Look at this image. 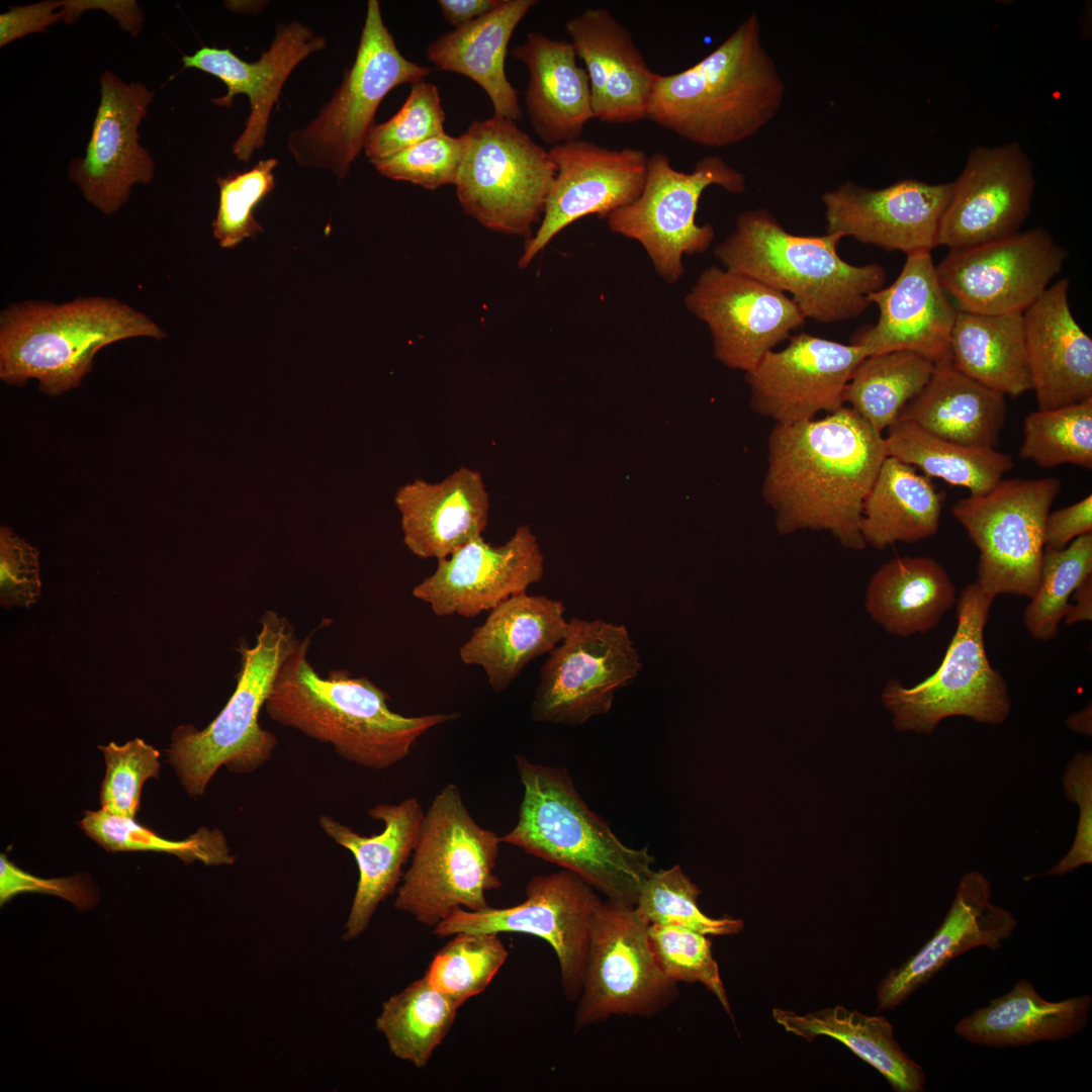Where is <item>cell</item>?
I'll list each match as a JSON object with an SVG mask.
<instances>
[{"mask_svg": "<svg viewBox=\"0 0 1092 1092\" xmlns=\"http://www.w3.org/2000/svg\"><path fill=\"white\" fill-rule=\"evenodd\" d=\"M886 457L883 434L846 405L775 425L761 494L778 533L827 531L843 547L862 550V506Z\"/></svg>", "mask_w": 1092, "mask_h": 1092, "instance_id": "1", "label": "cell"}, {"mask_svg": "<svg viewBox=\"0 0 1092 1092\" xmlns=\"http://www.w3.org/2000/svg\"><path fill=\"white\" fill-rule=\"evenodd\" d=\"M310 641L299 640L280 666L265 710L273 721L332 745L348 762L389 768L406 758L425 733L460 716L401 715L390 709L389 695L368 677L341 669L323 677L308 660Z\"/></svg>", "mask_w": 1092, "mask_h": 1092, "instance_id": "2", "label": "cell"}, {"mask_svg": "<svg viewBox=\"0 0 1092 1092\" xmlns=\"http://www.w3.org/2000/svg\"><path fill=\"white\" fill-rule=\"evenodd\" d=\"M786 85L750 13L716 49L678 73L658 74L646 119L693 144H739L780 111Z\"/></svg>", "mask_w": 1092, "mask_h": 1092, "instance_id": "3", "label": "cell"}, {"mask_svg": "<svg viewBox=\"0 0 1092 1092\" xmlns=\"http://www.w3.org/2000/svg\"><path fill=\"white\" fill-rule=\"evenodd\" d=\"M523 798L502 843L569 870L607 899L635 906L653 874L648 847L625 845L576 791L566 768L516 755Z\"/></svg>", "mask_w": 1092, "mask_h": 1092, "instance_id": "4", "label": "cell"}, {"mask_svg": "<svg viewBox=\"0 0 1092 1092\" xmlns=\"http://www.w3.org/2000/svg\"><path fill=\"white\" fill-rule=\"evenodd\" d=\"M841 239L827 233L791 234L759 207L737 216L715 256L726 270L789 292L806 318L831 324L860 315L872 304L869 295L884 287L887 278L877 263L844 261L837 252Z\"/></svg>", "mask_w": 1092, "mask_h": 1092, "instance_id": "5", "label": "cell"}, {"mask_svg": "<svg viewBox=\"0 0 1092 1092\" xmlns=\"http://www.w3.org/2000/svg\"><path fill=\"white\" fill-rule=\"evenodd\" d=\"M136 337L162 340L167 334L114 298L11 304L0 316V378L14 386L36 379L43 393L57 396L80 385L100 349Z\"/></svg>", "mask_w": 1092, "mask_h": 1092, "instance_id": "6", "label": "cell"}, {"mask_svg": "<svg viewBox=\"0 0 1092 1092\" xmlns=\"http://www.w3.org/2000/svg\"><path fill=\"white\" fill-rule=\"evenodd\" d=\"M298 642L285 617L266 611L255 644L238 648L241 668L223 709L202 730L189 724L174 729L167 749L169 762L190 797L202 796L220 766L250 774L271 758L277 739L261 727L259 715L280 666Z\"/></svg>", "mask_w": 1092, "mask_h": 1092, "instance_id": "7", "label": "cell"}, {"mask_svg": "<svg viewBox=\"0 0 1092 1092\" xmlns=\"http://www.w3.org/2000/svg\"><path fill=\"white\" fill-rule=\"evenodd\" d=\"M500 843L474 820L460 789L444 786L424 814L394 907L431 928L459 908L489 907L486 894L503 885L495 874Z\"/></svg>", "mask_w": 1092, "mask_h": 1092, "instance_id": "8", "label": "cell"}, {"mask_svg": "<svg viewBox=\"0 0 1092 1092\" xmlns=\"http://www.w3.org/2000/svg\"><path fill=\"white\" fill-rule=\"evenodd\" d=\"M994 599L978 583L967 584L957 600V628L938 668L921 682L906 688L888 680L882 702L899 731L931 734L953 716L999 725L1011 710L1008 686L987 656L984 631Z\"/></svg>", "mask_w": 1092, "mask_h": 1092, "instance_id": "9", "label": "cell"}, {"mask_svg": "<svg viewBox=\"0 0 1092 1092\" xmlns=\"http://www.w3.org/2000/svg\"><path fill=\"white\" fill-rule=\"evenodd\" d=\"M429 74L427 67L402 56L383 22L379 1L369 0L353 65L320 114L290 133V153L302 167L330 169L337 177H346L364 150L383 98L393 88L413 85Z\"/></svg>", "mask_w": 1092, "mask_h": 1092, "instance_id": "10", "label": "cell"}, {"mask_svg": "<svg viewBox=\"0 0 1092 1092\" xmlns=\"http://www.w3.org/2000/svg\"><path fill=\"white\" fill-rule=\"evenodd\" d=\"M465 134L455 183L464 211L489 230L529 240L557 171L549 152L499 116L473 121Z\"/></svg>", "mask_w": 1092, "mask_h": 1092, "instance_id": "11", "label": "cell"}, {"mask_svg": "<svg viewBox=\"0 0 1092 1092\" xmlns=\"http://www.w3.org/2000/svg\"><path fill=\"white\" fill-rule=\"evenodd\" d=\"M712 185L736 194L746 191L743 173L720 156H705L692 172H684L672 167L666 154L655 153L648 157L641 193L606 218L608 228L638 242L656 273L674 283L685 273L684 256L705 252L714 240V228L696 220L700 198Z\"/></svg>", "mask_w": 1092, "mask_h": 1092, "instance_id": "12", "label": "cell"}, {"mask_svg": "<svg viewBox=\"0 0 1092 1092\" xmlns=\"http://www.w3.org/2000/svg\"><path fill=\"white\" fill-rule=\"evenodd\" d=\"M1061 487L1056 477L1001 479L987 493L953 504L954 519L979 550L976 582L985 595H1034L1045 519Z\"/></svg>", "mask_w": 1092, "mask_h": 1092, "instance_id": "13", "label": "cell"}, {"mask_svg": "<svg viewBox=\"0 0 1092 1092\" xmlns=\"http://www.w3.org/2000/svg\"><path fill=\"white\" fill-rule=\"evenodd\" d=\"M649 923L634 906L607 899L590 925L585 975L574 1016V1031L612 1016L651 1017L679 995L650 950Z\"/></svg>", "mask_w": 1092, "mask_h": 1092, "instance_id": "14", "label": "cell"}, {"mask_svg": "<svg viewBox=\"0 0 1092 1092\" xmlns=\"http://www.w3.org/2000/svg\"><path fill=\"white\" fill-rule=\"evenodd\" d=\"M540 668L531 704L535 722L580 725L610 712L616 693L642 669L625 625L573 617Z\"/></svg>", "mask_w": 1092, "mask_h": 1092, "instance_id": "15", "label": "cell"}, {"mask_svg": "<svg viewBox=\"0 0 1092 1092\" xmlns=\"http://www.w3.org/2000/svg\"><path fill=\"white\" fill-rule=\"evenodd\" d=\"M525 894L523 902L510 907L459 908L432 932L441 938L459 932H515L543 938L556 953L564 997L576 1001L583 987L589 925L602 900L588 883L565 869L532 877Z\"/></svg>", "mask_w": 1092, "mask_h": 1092, "instance_id": "16", "label": "cell"}, {"mask_svg": "<svg viewBox=\"0 0 1092 1092\" xmlns=\"http://www.w3.org/2000/svg\"><path fill=\"white\" fill-rule=\"evenodd\" d=\"M1068 253L1043 228L949 250L936 265L939 282L960 310L1023 312L1062 271Z\"/></svg>", "mask_w": 1092, "mask_h": 1092, "instance_id": "17", "label": "cell"}, {"mask_svg": "<svg viewBox=\"0 0 1092 1092\" xmlns=\"http://www.w3.org/2000/svg\"><path fill=\"white\" fill-rule=\"evenodd\" d=\"M685 304L707 325L715 357L745 373L807 320L786 293L718 266L702 271Z\"/></svg>", "mask_w": 1092, "mask_h": 1092, "instance_id": "18", "label": "cell"}, {"mask_svg": "<svg viewBox=\"0 0 1092 1092\" xmlns=\"http://www.w3.org/2000/svg\"><path fill=\"white\" fill-rule=\"evenodd\" d=\"M869 356L859 346L800 333L780 351H769L745 373L754 413L776 425H793L845 404L846 386Z\"/></svg>", "mask_w": 1092, "mask_h": 1092, "instance_id": "19", "label": "cell"}, {"mask_svg": "<svg viewBox=\"0 0 1092 1092\" xmlns=\"http://www.w3.org/2000/svg\"><path fill=\"white\" fill-rule=\"evenodd\" d=\"M557 171L542 219L526 241L519 266L526 268L564 228L587 215L607 218L641 193L648 156L641 149H611L573 140L548 150Z\"/></svg>", "mask_w": 1092, "mask_h": 1092, "instance_id": "20", "label": "cell"}, {"mask_svg": "<svg viewBox=\"0 0 1092 1092\" xmlns=\"http://www.w3.org/2000/svg\"><path fill=\"white\" fill-rule=\"evenodd\" d=\"M100 96L85 156L71 161L68 175L86 201L109 215L128 201L133 185L154 178L155 163L140 145L138 128L155 93L143 83H126L104 71Z\"/></svg>", "mask_w": 1092, "mask_h": 1092, "instance_id": "21", "label": "cell"}, {"mask_svg": "<svg viewBox=\"0 0 1092 1092\" xmlns=\"http://www.w3.org/2000/svg\"><path fill=\"white\" fill-rule=\"evenodd\" d=\"M1029 159L1012 143L974 149L956 181L938 229L937 244L968 248L1019 232L1031 207Z\"/></svg>", "mask_w": 1092, "mask_h": 1092, "instance_id": "22", "label": "cell"}, {"mask_svg": "<svg viewBox=\"0 0 1092 1092\" xmlns=\"http://www.w3.org/2000/svg\"><path fill=\"white\" fill-rule=\"evenodd\" d=\"M544 575V556L528 525L503 545L479 536L437 560L435 571L412 589L438 617H476L509 598L527 593Z\"/></svg>", "mask_w": 1092, "mask_h": 1092, "instance_id": "23", "label": "cell"}, {"mask_svg": "<svg viewBox=\"0 0 1092 1092\" xmlns=\"http://www.w3.org/2000/svg\"><path fill=\"white\" fill-rule=\"evenodd\" d=\"M952 182L905 179L873 189L845 181L821 196L826 233L906 256L938 246V229Z\"/></svg>", "mask_w": 1092, "mask_h": 1092, "instance_id": "24", "label": "cell"}, {"mask_svg": "<svg viewBox=\"0 0 1092 1092\" xmlns=\"http://www.w3.org/2000/svg\"><path fill=\"white\" fill-rule=\"evenodd\" d=\"M879 308L875 325L857 330L850 343L869 355L907 350L936 363L950 360L949 343L957 309L942 288L931 253L908 255L887 287L872 292Z\"/></svg>", "mask_w": 1092, "mask_h": 1092, "instance_id": "25", "label": "cell"}, {"mask_svg": "<svg viewBox=\"0 0 1092 1092\" xmlns=\"http://www.w3.org/2000/svg\"><path fill=\"white\" fill-rule=\"evenodd\" d=\"M991 885L978 871L965 874L939 927L921 948L880 981L877 1011L896 1008L957 957L985 946L996 950L1017 926L1013 914L990 900Z\"/></svg>", "mask_w": 1092, "mask_h": 1092, "instance_id": "26", "label": "cell"}, {"mask_svg": "<svg viewBox=\"0 0 1092 1092\" xmlns=\"http://www.w3.org/2000/svg\"><path fill=\"white\" fill-rule=\"evenodd\" d=\"M326 46L323 35L301 22L291 21L278 26L269 50L254 63L240 59L230 49L210 47L184 55L182 62L183 69H197L223 82L226 94L212 99L215 105L230 107L236 95L248 96L250 114L245 129L233 145V153L238 160L249 162L255 150L265 144L270 113L284 82L301 61Z\"/></svg>", "mask_w": 1092, "mask_h": 1092, "instance_id": "27", "label": "cell"}, {"mask_svg": "<svg viewBox=\"0 0 1092 1092\" xmlns=\"http://www.w3.org/2000/svg\"><path fill=\"white\" fill-rule=\"evenodd\" d=\"M565 30L584 64L595 118L616 124L645 119L658 74L646 63L630 30L602 7L569 18Z\"/></svg>", "mask_w": 1092, "mask_h": 1092, "instance_id": "28", "label": "cell"}, {"mask_svg": "<svg viewBox=\"0 0 1092 1092\" xmlns=\"http://www.w3.org/2000/svg\"><path fill=\"white\" fill-rule=\"evenodd\" d=\"M1067 278L1050 285L1022 312L1032 390L1038 410L1092 399V339L1074 317Z\"/></svg>", "mask_w": 1092, "mask_h": 1092, "instance_id": "29", "label": "cell"}, {"mask_svg": "<svg viewBox=\"0 0 1092 1092\" xmlns=\"http://www.w3.org/2000/svg\"><path fill=\"white\" fill-rule=\"evenodd\" d=\"M425 811L419 800L410 797L397 804L379 803L368 810L373 820L383 823L380 833L362 835L329 815L318 817L322 830L354 856L359 878L345 924L344 939L361 935L386 898L393 895L412 857Z\"/></svg>", "mask_w": 1092, "mask_h": 1092, "instance_id": "30", "label": "cell"}, {"mask_svg": "<svg viewBox=\"0 0 1092 1092\" xmlns=\"http://www.w3.org/2000/svg\"><path fill=\"white\" fill-rule=\"evenodd\" d=\"M403 543L419 558L441 559L482 536L489 496L479 470L461 466L439 482L416 479L395 495Z\"/></svg>", "mask_w": 1092, "mask_h": 1092, "instance_id": "31", "label": "cell"}, {"mask_svg": "<svg viewBox=\"0 0 1092 1092\" xmlns=\"http://www.w3.org/2000/svg\"><path fill=\"white\" fill-rule=\"evenodd\" d=\"M565 606L546 596L515 595L489 611L459 648L467 665L480 666L491 690H507L537 657L549 653L566 634Z\"/></svg>", "mask_w": 1092, "mask_h": 1092, "instance_id": "32", "label": "cell"}, {"mask_svg": "<svg viewBox=\"0 0 1092 1092\" xmlns=\"http://www.w3.org/2000/svg\"><path fill=\"white\" fill-rule=\"evenodd\" d=\"M510 53L529 73L525 105L537 136L551 147L579 139L595 116L588 76L571 43L531 31Z\"/></svg>", "mask_w": 1092, "mask_h": 1092, "instance_id": "33", "label": "cell"}, {"mask_svg": "<svg viewBox=\"0 0 1092 1092\" xmlns=\"http://www.w3.org/2000/svg\"><path fill=\"white\" fill-rule=\"evenodd\" d=\"M536 0H503L489 13L433 40L426 56L437 68L463 75L490 99L493 115L513 121L523 117L518 91L508 80L505 61L513 32Z\"/></svg>", "mask_w": 1092, "mask_h": 1092, "instance_id": "34", "label": "cell"}, {"mask_svg": "<svg viewBox=\"0 0 1092 1092\" xmlns=\"http://www.w3.org/2000/svg\"><path fill=\"white\" fill-rule=\"evenodd\" d=\"M1091 1006L1090 994L1049 1001L1021 979L1007 994L963 1017L954 1031L974 1044L995 1049L1058 1041L1087 1027Z\"/></svg>", "mask_w": 1092, "mask_h": 1092, "instance_id": "35", "label": "cell"}, {"mask_svg": "<svg viewBox=\"0 0 1092 1092\" xmlns=\"http://www.w3.org/2000/svg\"><path fill=\"white\" fill-rule=\"evenodd\" d=\"M1006 417L1004 394L963 374L947 360L935 364L930 379L899 419L953 443L994 448Z\"/></svg>", "mask_w": 1092, "mask_h": 1092, "instance_id": "36", "label": "cell"}, {"mask_svg": "<svg viewBox=\"0 0 1092 1092\" xmlns=\"http://www.w3.org/2000/svg\"><path fill=\"white\" fill-rule=\"evenodd\" d=\"M958 592L945 568L924 556L894 557L869 581L864 608L888 633L925 634L956 606Z\"/></svg>", "mask_w": 1092, "mask_h": 1092, "instance_id": "37", "label": "cell"}, {"mask_svg": "<svg viewBox=\"0 0 1092 1092\" xmlns=\"http://www.w3.org/2000/svg\"><path fill=\"white\" fill-rule=\"evenodd\" d=\"M772 1018L787 1032L807 1041L826 1035L842 1042L874 1067L896 1092L925 1091L922 1067L902 1050L892 1023L884 1016L835 1005L805 1014L776 1007Z\"/></svg>", "mask_w": 1092, "mask_h": 1092, "instance_id": "38", "label": "cell"}, {"mask_svg": "<svg viewBox=\"0 0 1092 1092\" xmlns=\"http://www.w3.org/2000/svg\"><path fill=\"white\" fill-rule=\"evenodd\" d=\"M944 493L926 475L887 456L863 502L860 532L866 545L884 550L936 534Z\"/></svg>", "mask_w": 1092, "mask_h": 1092, "instance_id": "39", "label": "cell"}, {"mask_svg": "<svg viewBox=\"0 0 1092 1092\" xmlns=\"http://www.w3.org/2000/svg\"><path fill=\"white\" fill-rule=\"evenodd\" d=\"M949 354L960 372L1005 396L1032 390L1022 312L980 314L959 309Z\"/></svg>", "mask_w": 1092, "mask_h": 1092, "instance_id": "40", "label": "cell"}, {"mask_svg": "<svg viewBox=\"0 0 1092 1092\" xmlns=\"http://www.w3.org/2000/svg\"><path fill=\"white\" fill-rule=\"evenodd\" d=\"M884 439L887 456L920 469L927 477L967 488L970 495L987 493L1014 466L1010 455L995 448L953 443L908 420L898 419Z\"/></svg>", "mask_w": 1092, "mask_h": 1092, "instance_id": "41", "label": "cell"}, {"mask_svg": "<svg viewBox=\"0 0 1092 1092\" xmlns=\"http://www.w3.org/2000/svg\"><path fill=\"white\" fill-rule=\"evenodd\" d=\"M934 369V361L912 351L869 355L846 386L845 403L883 434L923 389Z\"/></svg>", "mask_w": 1092, "mask_h": 1092, "instance_id": "42", "label": "cell"}, {"mask_svg": "<svg viewBox=\"0 0 1092 1092\" xmlns=\"http://www.w3.org/2000/svg\"><path fill=\"white\" fill-rule=\"evenodd\" d=\"M461 1006L423 976L383 1003L376 1028L394 1057L421 1069L446 1037Z\"/></svg>", "mask_w": 1092, "mask_h": 1092, "instance_id": "43", "label": "cell"}, {"mask_svg": "<svg viewBox=\"0 0 1092 1092\" xmlns=\"http://www.w3.org/2000/svg\"><path fill=\"white\" fill-rule=\"evenodd\" d=\"M79 826L109 852H165L178 856L187 864L200 861L206 866H221L236 859L219 829L202 826L182 840H171L136 823L134 818L116 816L102 809L86 810Z\"/></svg>", "mask_w": 1092, "mask_h": 1092, "instance_id": "44", "label": "cell"}, {"mask_svg": "<svg viewBox=\"0 0 1092 1092\" xmlns=\"http://www.w3.org/2000/svg\"><path fill=\"white\" fill-rule=\"evenodd\" d=\"M1092 574V533L1076 538L1058 550H1044L1040 577L1023 622L1029 635L1050 641L1069 611V599L1080 583Z\"/></svg>", "mask_w": 1092, "mask_h": 1092, "instance_id": "45", "label": "cell"}, {"mask_svg": "<svg viewBox=\"0 0 1092 1092\" xmlns=\"http://www.w3.org/2000/svg\"><path fill=\"white\" fill-rule=\"evenodd\" d=\"M1019 456L1041 468L1068 463L1091 469L1092 399L1028 414Z\"/></svg>", "mask_w": 1092, "mask_h": 1092, "instance_id": "46", "label": "cell"}, {"mask_svg": "<svg viewBox=\"0 0 1092 1092\" xmlns=\"http://www.w3.org/2000/svg\"><path fill=\"white\" fill-rule=\"evenodd\" d=\"M433 958L424 977L461 1005L483 992L509 951L498 933L459 932Z\"/></svg>", "mask_w": 1092, "mask_h": 1092, "instance_id": "47", "label": "cell"}, {"mask_svg": "<svg viewBox=\"0 0 1092 1092\" xmlns=\"http://www.w3.org/2000/svg\"><path fill=\"white\" fill-rule=\"evenodd\" d=\"M699 887L676 864L653 872L643 886L634 906L649 923L677 926L704 935H733L744 926L733 917L712 918L698 906Z\"/></svg>", "mask_w": 1092, "mask_h": 1092, "instance_id": "48", "label": "cell"}, {"mask_svg": "<svg viewBox=\"0 0 1092 1092\" xmlns=\"http://www.w3.org/2000/svg\"><path fill=\"white\" fill-rule=\"evenodd\" d=\"M648 942L657 967L666 978L675 983L702 984L733 1019L707 935L677 926L649 924Z\"/></svg>", "mask_w": 1092, "mask_h": 1092, "instance_id": "49", "label": "cell"}, {"mask_svg": "<svg viewBox=\"0 0 1092 1092\" xmlns=\"http://www.w3.org/2000/svg\"><path fill=\"white\" fill-rule=\"evenodd\" d=\"M445 118L438 87L424 80L415 83L400 109L387 121L370 128L365 155L370 162L385 159L442 134Z\"/></svg>", "mask_w": 1092, "mask_h": 1092, "instance_id": "50", "label": "cell"}, {"mask_svg": "<svg viewBox=\"0 0 1092 1092\" xmlns=\"http://www.w3.org/2000/svg\"><path fill=\"white\" fill-rule=\"evenodd\" d=\"M277 164L275 158L261 160L248 171L216 179L219 203L212 228L220 247L234 248L263 232L254 218V209L274 189L273 170Z\"/></svg>", "mask_w": 1092, "mask_h": 1092, "instance_id": "51", "label": "cell"}, {"mask_svg": "<svg viewBox=\"0 0 1092 1092\" xmlns=\"http://www.w3.org/2000/svg\"><path fill=\"white\" fill-rule=\"evenodd\" d=\"M106 771L100 790L101 809L120 817L134 818L144 783L158 778L160 752L141 738L123 745H99Z\"/></svg>", "mask_w": 1092, "mask_h": 1092, "instance_id": "52", "label": "cell"}, {"mask_svg": "<svg viewBox=\"0 0 1092 1092\" xmlns=\"http://www.w3.org/2000/svg\"><path fill=\"white\" fill-rule=\"evenodd\" d=\"M467 147V136L446 132L428 139L388 158L370 162L383 176L434 190L456 183Z\"/></svg>", "mask_w": 1092, "mask_h": 1092, "instance_id": "53", "label": "cell"}, {"mask_svg": "<svg viewBox=\"0 0 1092 1092\" xmlns=\"http://www.w3.org/2000/svg\"><path fill=\"white\" fill-rule=\"evenodd\" d=\"M41 594L38 550L11 528L0 529V605L30 608Z\"/></svg>", "mask_w": 1092, "mask_h": 1092, "instance_id": "54", "label": "cell"}, {"mask_svg": "<svg viewBox=\"0 0 1092 1092\" xmlns=\"http://www.w3.org/2000/svg\"><path fill=\"white\" fill-rule=\"evenodd\" d=\"M1066 796L1079 807L1076 836L1067 854L1045 876H1062L1092 862V755L1085 751L1069 762L1063 778Z\"/></svg>", "mask_w": 1092, "mask_h": 1092, "instance_id": "55", "label": "cell"}, {"mask_svg": "<svg viewBox=\"0 0 1092 1092\" xmlns=\"http://www.w3.org/2000/svg\"><path fill=\"white\" fill-rule=\"evenodd\" d=\"M43 893L62 897L78 909L92 907L97 902V892L82 876L43 879L26 873L11 862L4 853L0 855V903L3 905L17 894Z\"/></svg>", "mask_w": 1092, "mask_h": 1092, "instance_id": "56", "label": "cell"}, {"mask_svg": "<svg viewBox=\"0 0 1092 1092\" xmlns=\"http://www.w3.org/2000/svg\"><path fill=\"white\" fill-rule=\"evenodd\" d=\"M1089 533H1092V494L1049 513L1044 524V550L1065 548L1076 538Z\"/></svg>", "mask_w": 1092, "mask_h": 1092, "instance_id": "57", "label": "cell"}, {"mask_svg": "<svg viewBox=\"0 0 1092 1092\" xmlns=\"http://www.w3.org/2000/svg\"><path fill=\"white\" fill-rule=\"evenodd\" d=\"M58 7L59 1L10 7L0 15V46L4 47L27 33L44 31L48 26L63 19L62 12H56Z\"/></svg>", "mask_w": 1092, "mask_h": 1092, "instance_id": "58", "label": "cell"}, {"mask_svg": "<svg viewBox=\"0 0 1092 1092\" xmlns=\"http://www.w3.org/2000/svg\"><path fill=\"white\" fill-rule=\"evenodd\" d=\"M503 0H439L444 19L455 28L462 27L495 9Z\"/></svg>", "mask_w": 1092, "mask_h": 1092, "instance_id": "59", "label": "cell"}, {"mask_svg": "<svg viewBox=\"0 0 1092 1092\" xmlns=\"http://www.w3.org/2000/svg\"><path fill=\"white\" fill-rule=\"evenodd\" d=\"M1074 593L1075 604L1070 606L1064 618L1068 626L1092 620V574L1087 576Z\"/></svg>", "mask_w": 1092, "mask_h": 1092, "instance_id": "60", "label": "cell"}, {"mask_svg": "<svg viewBox=\"0 0 1092 1092\" xmlns=\"http://www.w3.org/2000/svg\"><path fill=\"white\" fill-rule=\"evenodd\" d=\"M1068 726L1070 729L1084 733L1086 735L1091 734V705L1086 707L1081 712L1073 714L1068 719Z\"/></svg>", "mask_w": 1092, "mask_h": 1092, "instance_id": "61", "label": "cell"}]
</instances>
